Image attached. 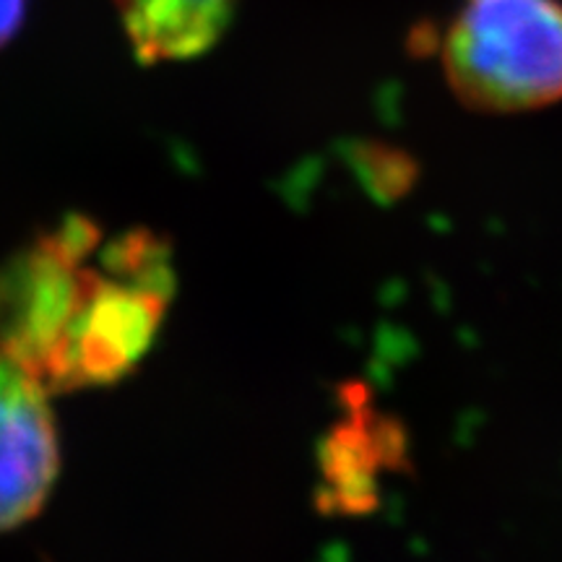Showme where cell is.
I'll return each instance as SVG.
<instances>
[{
  "label": "cell",
  "mask_w": 562,
  "mask_h": 562,
  "mask_svg": "<svg viewBox=\"0 0 562 562\" xmlns=\"http://www.w3.org/2000/svg\"><path fill=\"white\" fill-rule=\"evenodd\" d=\"M26 0H0V47L19 32Z\"/></svg>",
  "instance_id": "obj_6"
},
{
  "label": "cell",
  "mask_w": 562,
  "mask_h": 562,
  "mask_svg": "<svg viewBox=\"0 0 562 562\" xmlns=\"http://www.w3.org/2000/svg\"><path fill=\"white\" fill-rule=\"evenodd\" d=\"M347 425L336 427L328 442L326 476L331 484L334 505L344 510H360L375 501V476L385 463L398 459V435L393 422L360 412L351 402Z\"/></svg>",
  "instance_id": "obj_5"
},
{
  "label": "cell",
  "mask_w": 562,
  "mask_h": 562,
  "mask_svg": "<svg viewBox=\"0 0 562 562\" xmlns=\"http://www.w3.org/2000/svg\"><path fill=\"white\" fill-rule=\"evenodd\" d=\"M172 294L159 235L108 237L70 214L0 269V355L47 393L110 385L151 349Z\"/></svg>",
  "instance_id": "obj_1"
},
{
  "label": "cell",
  "mask_w": 562,
  "mask_h": 562,
  "mask_svg": "<svg viewBox=\"0 0 562 562\" xmlns=\"http://www.w3.org/2000/svg\"><path fill=\"white\" fill-rule=\"evenodd\" d=\"M45 389L0 355V531L30 521L60 469Z\"/></svg>",
  "instance_id": "obj_3"
},
{
  "label": "cell",
  "mask_w": 562,
  "mask_h": 562,
  "mask_svg": "<svg viewBox=\"0 0 562 562\" xmlns=\"http://www.w3.org/2000/svg\"><path fill=\"white\" fill-rule=\"evenodd\" d=\"M456 97L480 112H524L562 100L560 0H469L442 42Z\"/></svg>",
  "instance_id": "obj_2"
},
{
  "label": "cell",
  "mask_w": 562,
  "mask_h": 562,
  "mask_svg": "<svg viewBox=\"0 0 562 562\" xmlns=\"http://www.w3.org/2000/svg\"><path fill=\"white\" fill-rule=\"evenodd\" d=\"M140 60H186L227 26L235 0H115Z\"/></svg>",
  "instance_id": "obj_4"
}]
</instances>
